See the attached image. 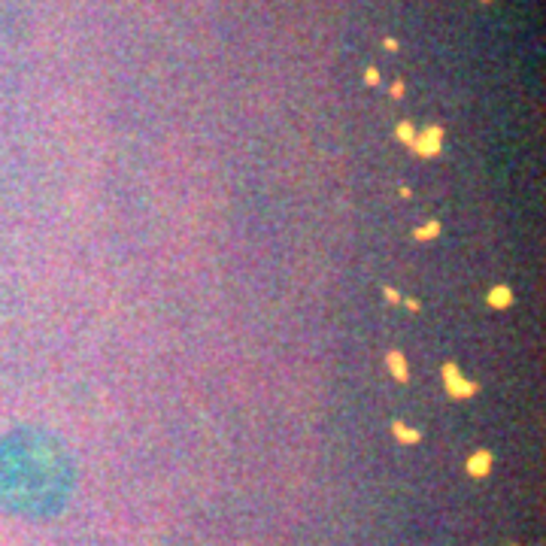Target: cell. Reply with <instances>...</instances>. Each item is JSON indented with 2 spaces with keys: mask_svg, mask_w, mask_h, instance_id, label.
<instances>
[{
  "mask_svg": "<svg viewBox=\"0 0 546 546\" xmlns=\"http://www.w3.org/2000/svg\"><path fill=\"white\" fill-rule=\"evenodd\" d=\"M443 380H446L449 394H455V398H470V394H477V386H474V383H467V380L458 373V367H455V364H446V367H443Z\"/></svg>",
  "mask_w": 546,
  "mask_h": 546,
  "instance_id": "obj_1",
  "label": "cell"
},
{
  "mask_svg": "<svg viewBox=\"0 0 546 546\" xmlns=\"http://www.w3.org/2000/svg\"><path fill=\"white\" fill-rule=\"evenodd\" d=\"M440 140H443V130L440 128H428L425 134H416V140H413V152L419 155H437L440 152Z\"/></svg>",
  "mask_w": 546,
  "mask_h": 546,
  "instance_id": "obj_2",
  "label": "cell"
},
{
  "mask_svg": "<svg viewBox=\"0 0 546 546\" xmlns=\"http://www.w3.org/2000/svg\"><path fill=\"white\" fill-rule=\"evenodd\" d=\"M513 304V291L507 289V286H498V289L488 291V307H495V310H507Z\"/></svg>",
  "mask_w": 546,
  "mask_h": 546,
  "instance_id": "obj_3",
  "label": "cell"
},
{
  "mask_svg": "<svg viewBox=\"0 0 546 546\" xmlns=\"http://www.w3.org/2000/svg\"><path fill=\"white\" fill-rule=\"evenodd\" d=\"M388 370L394 373V380H398V383H407V380H410V370H407L404 355H401V352H388Z\"/></svg>",
  "mask_w": 546,
  "mask_h": 546,
  "instance_id": "obj_4",
  "label": "cell"
},
{
  "mask_svg": "<svg viewBox=\"0 0 546 546\" xmlns=\"http://www.w3.org/2000/svg\"><path fill=\"white\" fill-rule=\"evenodd\" d=\"M467 470H470L474 477H485V474L492 470V455H488V452H477V455L470 458V464H467Z\"/></svg>",
  "mask_w": 546,
  "mask_h": 546,
  "instance_id": "obj_5",
  "label": "cell"
},
{
  "mask_svg": "<svg viewBox=\"0 0 546 546\" xmlns=\"http://www.w3.org/2000/svg\"><path fill=\"white\" fill-rule=\"evenodd\" d=\"M391 431L398 434V440H401V443H416V440H419L416 431H413V428H407V425H401V422H394V425H391Z\"/></svg>",
  "mask_w": 546,
  "mask_h": 546,
  "instance_id": "obj_6",
  "label": "cell"
},
{
  "mask_svg": "<svg viewBox=\"0 0 546 546\" xmlns=\"http://www.w3.org/2000/svg\"><path fill=\"white\" fill-rule=\"evenodd\" d=\"M398 137H401L407 146H413V140H416V128H413L410 122H401V125H398Z\"/></svg>",
  "mask_w": 546,
  "mask_h": 546,
  "instance_id": "obj_7",
  "label": "cell"
},
{
  "mask_svg": "<svg viewBox=\"0 0 546 546\" xmlns=\"http://www.w3.org/2000/svg\"><path fill=\"white\" fill-rule=\"evenodd\" d=\"M437 234H440V222H431V225L416 231V240H428V237H437Z\"/></svg>",
  "mask_w": 546,
  "mask_h": 546,
  "instance_id": "obj_8",
  "label": "cell"
},
{
  "mask_svg": "<svg viewBox=\"0 0 546 546\" xmlns=\"http://www.w3.org/2000/svg\"><path fill=\"white\" fill-rule=\"evenodd\" d=\"M364 79H367V85H376V82H380V70H373V67H370V70L364 73Z\"/></svg>",
  "mask_w": 546,
  "mask_h": 546,
  "instance_id": "obj_9",
  "label": "cell"
},
{
  "mask_svg": "<svg viewBox=\"0 0 546 546\" xmlns=\"http://www.w3.org/2000/svg\"><path fill=\"white\" fill-rule=\"evenodd\" d=\"M391 95H394V97H404V82H394V85H391Z\"/></svg>",
  "mask_w": 546,
  "mask_h": 546,
  "instance_id": "obj_10",
  "label": "cell"
},
{
  "mask_svg": "<svg viewBox=\"0 0 546 546\" xmlns=\"http://www.w3.org/2000/svg\"><path fill=\"white\" fill-rule=\"evenodd\" d=\"M404 304H407V310H413V313H419V307H422V304H419V300H413V297H410V300H404Z\"/></svg>",
  "mask_w": 546,
  "mask_h": 546,
  "instance_id": "obj_11",
  "label": "cell"
},
{
  "mask_svg": "<svg viewBox=\"0 0 546 546\" xmlns=\"http://www.w3.org/2000/svg\"><path fill=\"white\" fill-rule=\"evenodd\" d=\"M383 46H386L388 52H394V49H398V40H386V43H383Z\"/></svg>",
  "mask_w": 546,
  "mask_h": 546,
  "instance_id": "obj_12",
  "label": "cell"
},
{
  "mask_svg": "<svg viewBox=\"0 0 546 546\" xmlns=\"http://www.w3.org/2000/svg\"><path fill=\"white\" fill-rule=\"evenodd\" d=\"M386 297H388V300H401V297H398V291H394V289H386Z\"/></svg>",
  "mask_w": 546,
  "mask_h": 546,
  "instance_id": "obj_13",
  "label": "cell"
}]
</instances>
